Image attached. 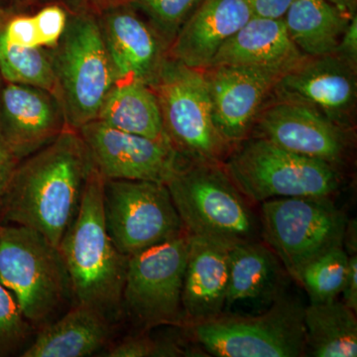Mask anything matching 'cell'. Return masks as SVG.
Instances as JSON below:
<instances>
[{
  "label": "cell",
  "instance_id": "6da1fadb",
  "mask_svg": "<svg viewBox=\"0 0 357 357\" xmlns=\"http://www.w3.org/2000/svg\"><path fill=\"white\" fill-rule=\"evenodd\" d=\"M93 169L79 134L66 128L16 167L0 197V225L36 230L59 248L79 213Z\"/></svg>",
  "mask_w": 357,
  "mask_h": 357
},
{
  "label": "cell",
  "instance_id": "7a4b0ae2",
  "mask_svg": "<svg viewBox=\"0 0 357 357\" xmlns=\"http://www.w3.org/2000/svg\"><path fill=\"white\" fill-rule=\"evenodd\" d=\"M103 178L93 169L81 206L60 245L74 304L95 307L109 318L121 316L128 256L115 248L102 215Z\"/></svg>",
  "mask_w": 357,
  "mask_h": 357
},
{
  "label": "cell",
  "instance_id": "3957f363",
  "mask_svg": "<svg viewBox=\"0 0 357 357\" xmlns=\"http://www.w3.org/2000/svg\"><path fill=\"white\" fill-rule=\"evenodd\" d=\"M185 232L231 248L261 227L222 163L185 162L166 183Z\"/></svg>",
  "mask_w": 357,
  "mask_h": 357
},
{
  "label": "cell",
  "instance_id": "277c9868",
  "mask_svg": "<svg viewBox=\"0 0 357 357\" xmlns=\"http://www.w3.org/2000/svg\"><path fill=\"white\" fill-rule=\"evenodd\" d=\"M0 284L13 296L26 321L38 330L73 300L57 246L36 230L20 225H1Z\"/></svg>",
  "mask_w": 357,
  "mask_h": 357
},
{
  "label": "cell",
  "instance_id": "5b68a950",
  "mask_svg": "<svg viewBox=\"0 0 357 357\" xmlns=\"http://www.w3.org/2000/svg\"><path fill=\"white\" fill-rule=\"evenodd\" d=\"M248 202L294 197H331L340 185L337 167L277 146L264 138H246L222 163Z\"/></svg>",
  "mask_w": 357,
  "mask_h": 357
},
{
  "label": "cell",
  "instance_id": "8992f818",
  "mask_svg": "<svg viewBox=\"0 0 357 357\" xmlns=\"http://www.w3.org/2000/svg\"><path fill=\"white\" fill-rule=\"evenodd\" d=\"M305 307L279 294L263 314H218L183 326L211 356L218 357H300L305 356Z\"/></svg>",
  "mask_w": 357,
  "mask_h": 357
},
{
  "label": "cell",
  "instance_id": "52a82bcc",
  "mask_svg": "<svg viewBox=\"0 0 357 357\" xmlns=\"http://www.w3.org/2000/svg\"><path fill=\"white\" fill-rule=\"evenodd\" d=\"M164 130L174 149L188 162L223 163L231 147L213 123L204 70L167 56L153 86Z\"/></svg>",
  "mask_w": 357,
  "mask_h": 357
},
{
  "label": "cell",
  "instance_id": "ba28073f",
  "mask_svg": "<svg viewBox=\"0 0 357 357\" xmlns=\"http://www.w3.org/2000/svg\"><path fill=\"white\" fill-rule=\"evenodd\" d=\"M56 47L57 54L52 62L59 100L68 128L77 130L98 119L116 77L96 16L77 14L68 20Z\"/></svg>",
  "mask_w": 357,
  "mask_h": 357
},
{
  "label": "cell",
  "instance_id": "9c48e42d",
  "mask_svg": "<svg viewBox=\"0 0 357 357\" xmlns=\"http://www.w3.org/2000/svg\"><path fill=\"white\" fill-rule=\"evenodd\" d=\"M347 220L330 197H294L261 203L262 236L295 280L312 260L344 248Z\"/></svg>",
  "mask_w": 357,
  "mask_h": 357
},
{
  "label": "cell",
  "instance_id": "30bf717a",
  "mask_svg": "<svg viewBox=\"0 0 357 357\" xmlns=\"http://www.w3.org/2000/svg\"><path fill=\"white\" fill-rule=\"evenodd\" d=\"M189 241L185 232L129 257L121 314L142 332L184 325L182 291Z\"/></svg>",
  "mask_w": 357,
  "mask_h": 357
},
{
  "label": "cell",
  "instance_id": "8fae6325",
  "mask_svg": "<svg viewBox=\"0 0 357 357\" xmlns=\"http://www.w3.org/2000/svg\"><path fill=\"white\" fill-rule=\"evenodd\" d=\"M102 215L112 243L128 257L185 232L164 183L103 178Z\"/></svg>",
  "mask_w": 357,
  "mask_h": 357
},
{
  "label": "cell",
  "instance_id": "7c38bea8",
  "mask_svg": "<svg viewBox=\"0 0 357 357\" xmlns=\"http://www.w3.org/2000/svg\"><path fill=\"white\" fill-rule=\"evenodd\" d=\"M95 169L105 180L166 184L185 163L168 140L150 139L93 121L77 129Z\"/></svg>",
  "mask_w": 357,
  "mask_h": 357
},
{
  "label": "cell",
  "instance_id": "4fadbf2b",
  "mask_svg": "<svg viewBox=\"0 0 357 357\" xmlns=\"http://www.w3.org/2000/svg\"><path fill=\"white\" fill-rule=\"evenodd\" d=\"M271 96L309 105L338 128H354L356 65L337 53L306 57L282 75Z\"/></svg>",
  "mask_w": 357,
  "mask_h": 357
},
{
  "label": "cell",
  "instance_id": "5bb4252c",
  "mask_svg": "<svg viewBox=\"0 0 357 357\" xmlns=\"http://www.w3.org/2000/svg\"><path fill=\"white\" fill-rule=\"evenodd\" d=\"M251 131L255 137L264 138L293 153L337 167L344 161L349 147V131L309 105L283 98L264 102Z\"/></svg>",
  "mask_w": 357,
  "mask_h": 357
},
{
  "label": "cell",
  "instance_id": "9a60e30c",
  "mask_svg": "<svg viewBox=\"0 0 357 357\" xmlns=\"http://www.w3.org/2000/svg\"><path fill=\"white\" fill-rule=\"evenodd\" d=\"M204 74L213 123L232 149L248 138L258 112L282 75L234 66L206 68Z\"/></svg>",
  "mask_w": 357,
  "mask_h": 357
},
{
  "label": "cell",
  "instance_id": "2e32d148",
  "mask_svg": "<svg viewBox=\"0 0 357 357\" xmlns=\"http://www.w3.org/2000/svg\"><path fill=\"white\" fill-rule=\"evenodd\" d=\"M98 21L116 83L139 82L151 88L168 47L130 4L102 13Z\"/></svg>",
  "mask_w": 357,
  "mask_h": 357
},
{
  "label": "cell",
  "instance_id": "e0dca14e",
  "mask_svg": "<svg viewBox=\"0 0 357 357\" xmlns=\"http://www.w3.org/2000/svg\"><path fill=\"white\" fill-rule=\"evenodd\" d=\"M68 128L57 96L44 89L6 83L0 91V132L18 159L38 151Z\"/></svg>",
  "mask_w": 357,
  "mask_h": 357
},
{
  "label": "cell",
  "instance_id": "ac0fdd59",
  "mask_svg": "<svg viewBox=\"0 0 357 357\" xmlns=\"http://www.w3.org/2000/svg\"><path fill=\"white\" fill-rule=\"evenodd\" d=\"M252 17L246 0H201L169 46L168 56L206 69L218 49Z\"/></svg>",
  "mask_w": 357,
  "mask_h": 357
},
{
  "label": "cell",
  "instance_id": "d6986e66",
  "mask_svg": "<svg viewBox=\"0 0 357 357\" xmlns=\"http://www.w3.org/2000/svg\"><path fill=\"white\" fill-rule=\"evenodd\" d=\"M229 276V246L190 236L182 291L183 326L215 318L225 311Z\"/></svg>",
  "mask_w": 357,
  "mask_h": 357
},
{
  "label": "cell",
  "instance_id": "ffe728a7",
  "mask_svg": "<svg viewBox=\"0 0 357 357\" xmlns=\"http://www.w3.org/2000/svg\"><path fill=\"white\" fill-rule=\"evenodd\" d=\"M306 57L289 36L283 18L253 16L218 49L208 68L234 66L283 75Z\"/></svg>",
  "mask_w": 357,
  "mask_h": 357
},
{
  "label": "cell",
  "instance_id": "44dd1931",
  "mask_svg": "<svg viewBox=\"0 0 357 357\" xmlns=\"http://www.w3.org/2000/svg\"><path fill=\"white\" fill-rule=\"evenodd\" d=\"M112 319L95 307L75 304L56 321L40 328L22 357L91 356L109 347Z\"/></svg>",
  "mask_w": 357,
  "mask_h": 357
},
{
  "label": "cell",
  "instance_id": "7402d4cb",
  "mask_svg": "<svg viewBox=\"0 0 357 357\" xmlns=\"http://www.w3.org/2000/svg\"><path fill=\"white\" fill-rule=\"evenodd\" d=\"M354 16L328 0H294L283 20L298 49L307 57H319L337 51Z\"/></svg>",
  "mask_w": 357,
  "mask_h": 357
},
{
  "label": "cell",
  "instance_id": "603a6c76",
  "mask_svg": "<svg viewBox=\"0 0 357 357\" xmlns=\"http://www.w3.org/2000/svg\"><path fill=\"white\" fill-rule=\"evenodd\" d=\"M96 121L123 132L150 139L168 140L158 98L152 88L139 82L115 84L107 93Z\"/></svg>",
  "mask_w": 357,
  "mask_h": 357
},
{
  "label": "cell",
  "instance_id": "cb8c5ba5",
  "mask_svg": "<svg viewBox=\"0 0 357 357\" xmlns=\"http://www.w3.org/2000/svg\"><path fill=\"white\" fill-rule=\"evenodd\" d=\"M305 356H357L356 312L337 299L305 307Z\"/></svg>",
  "mask_w": 357,
  "mask_h": 357
},
{
  "label": "cell",
  "instance_id": "d4e9b609",
  "mask_svg": "<svg viewBox=\"0 0 357 357\" xmlns=\"http://www.w3.org/2000/svg\"><path fill=\"white\" fill-rule=\"evenodd\" d=\"M279 265L269 246L258 241L229 248V276L225 307L255 300L269 292L278 278Z\"/></svg>",
  "mask_w": 357,
  "mask_h": 357
},
{
  "label": "cell",
  "instance_id": "484cf974",
  "mask_svg": "<svg viewBox=\"0 0 357 357\" xmlns=\"http://www.w3.org/2000/svg\"><path fill=\"white\" fill-rule=\"evenodd\" d=\"M0 76L6 83L35 86L59 98L53 62L42 47L18 46L9 43L0 34Z\"/></svg>",
  "mask_w": 357,
  "mask_h": 357
},
{
  "label": "cell",
  "instance_id": "4316f807",
  "mask_svg": "<svg viewBox=\"0 0 357 357\" xmlns=\"http://www.w3.org/2000/svg\"><path fill=\"white\" fill-rule=\"evenodd\" d=\"M349 255L344 248L333 249L310 262L298 276L311 303L337 299L344 286Z\"/></svg>",
  "mask_w": 357,
  "mask_h": 357
},
{
  "label": "cell",
  "instance_id": "83f0119b",
  "mask_svg": "<svg viewBox=\"0 0 357 357\" xmlns=\"http://www.w3.org/2000/svg\"><path fill=\"white\" fill-rule=\"evenodd\" d=\"M201 0H132L130 6L144 14L167 47Z\"/></svg>",
  "mask_w": 357,
  "mask_h": 357
},
{
  "label": "cell",
  "instance_id": "f1b7e54d",
  "mask_svg": "<svg viewBox=\"0 0 357 357\" xmlns=\"http://www.w3.org/2000/svg\"><path fill=\"white\" fill-rule=\"evenodd\" d=\"M33 330L13 296L0 284V357L24 351Z\"/></svg>",
  "mask_w": 357,
  "mask_h": 357
},
{
  "label": "cell",
  "instance_id": "f546056e",
  "mask_svg": "<svg viewBox=\"0 0 357 357\" xmlns=\"http://www.w3.org/2000/svg\"><path fill=\"white\" fill-rule=\"evenodd\" d=\"M183 345L173 340H155L145 335L128 337L109 345L107 357H176L189 356Z\"/></svg>",
  "mask_w": 357,
  "mask_h": 357
},
{
  "label": "cell",
  "instance_id": "4dcf8cb0",
  "mask_svg": "<svg viewBox=\"0 0 357 357\" xmlns=\"http://www.w3.org/2000/svg\"><path fill=\"white\" fill-rule=\"evenodd\" d=\"M40 47L52 48L57 46L68 24L67 13L60 6H47L33 16Z\"/></svg>",
  "mask_w": 357,
  "mask_h": 357
},
{
  "label": "cell",
  "instance_id": "1f68e13d",
  "mask_svg": "<svg viewBox=\"0 0 357 357\" xmlns=\"http://www.w3.org/2000/svg\"><path fill=\"white\" fill-rule=\"evenodd\" d=\"M0 34L9 43L22 47H40L33 16H16L0 26Z\"/></svg>",
  "mask_w": 357,
  "mask_h": 357
},
{
  "label": "cell",
  "instance_id": "d6a6232c",
  "mask_svg": "<svg viewBox=\"0 0 357 357\" xmlns=\"http://www.w3.org/2000/svg\"><path fill=\"white\" fill-rule=\"evenodd\" d=\"M77 14L102 15L116 7L128 6L132 0H66Z\"/></svg>",
  "mask_w": 357,
  "mask_h": 357
},
{
  "label": "cell",
  "instance_id": "836d02e7",
  "mask_svg": "<svg viewBox=\"0 0 357 357\" xmlns=\"http://www.w3.org/2000/svg\"><path fill=\"white\" fill-rule=\"evenodd\" d=\"M253 16L280 20L294 0H246Z\"/></svg>",
  "mask_w": 357,
  "mask_h": 357
},
{
  "label": "cell",
  "instance_id": "e575fe53",
  "mask_svg": "<svg viewBox=\"0 0 357 357\" xmlns=\"http://www.w3.org/2000/svg\"><path fill=\"white\" fill-rule=\"evenodd\" d=\"M20 162V160L14 155L3 135L0 132V197L6 191L7 185Z\"/></svg>",
  "mask_w": 357,
  "mask_h": 357
},
{
  "label": "cell",
  "instance_id": "d590c367",
  "mask_svg": "<svg viewBox=\"0 0 357 357\" xmlns=\"http://www.w3.org/2000/svg\"><path fill=\"white\" fill-rule=\"evenodd\" d=\"M342 302L354 312H357V255H349L347 274L342 286Z\"/></svg>",
  "mask_w": 357,
  "mask_h": 357
},
{
  "label": "cell",
  "instance_id": "8d00e7d4",
  "mask_svg": "<svg viewBox=\"0 0 357 357\" xmlns=\"http://www.w3.org/2000/svg\"><path fill=\"white\" fill-rule=\"evenodd\" d=\"M335 53L342 56L351 64H357V17L356 14L349 21Z\"/></svg>",
  "mask_w": 357,
  "mask_h": 357
},
{
  "label": "cell",
  "instance_id": "74e56055",
  "mask_svg": "<svg viewBox=\"0 0 357 357\" xmlns=\"http://www.w3.org/2000/svg\"><path fill=\"white\" fill-rule=\"evenodd\" d=\"M342 246H344V249L347 251V255H357L356 220H347Z\"/></svg>",
  "mask_w": 357,
  "mask_h": 357
},
{
  "label": "cell",
  "instance_id": "f35d334b",
  "mask_svg": "<svg viewBox=\"0 0 357 357\" xmlns=\"http://www.w3.org/2000/svg\"><path fill=\"white\" fill-rule=\"evenodd\" d=\"M331 3L335 4L340 10L354 16L356 14L357 0H328Z\"/></svg>",
  "mask_w": 357,
  "mask_h": 357
},
{
  "label": "cell",
  "instance_id": "ab89813d",
  "mask_svg": "<svg viewBox=\"0 0 357 357\" xmlns=\"http://www.w3.org/2000/svg\"><path fill=\"white\" fill-rule=\"evenodd\" d=\"M1 88H2L1 84H0V91H1Z\"/></svg>",
  "mask_w": 357,
  "mask_h": 357
},
{
  "label": "cell",
  "instance_id": "60d3db41",
  "mask_svg": "<svg viewBox=\"0 0 357 357\" xmlns=\"http://www.w3.org/2000/svg\"><path fill=\"white\" fill-rule=\"evenodd\" d=\"M0 229H1V225H0Z\"/></svg>",
  "mask_w": 357,
  "mask_h": 357
}]
</instances>
